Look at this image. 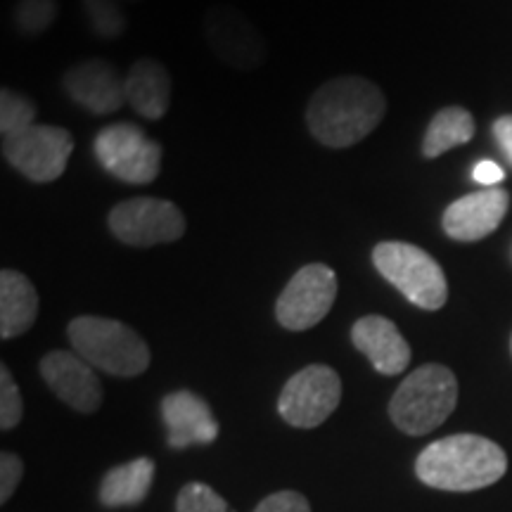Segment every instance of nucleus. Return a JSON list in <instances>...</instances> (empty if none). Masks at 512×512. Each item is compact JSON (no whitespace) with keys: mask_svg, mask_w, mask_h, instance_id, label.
Returning <instances> with one entry per match:
<instances>
[{"mask_svg":"<svg viewBox=\"0 0 512 512\" xmlns=\"http://www.w3.org/2000/svg\"><path fill=\"white\" fill-rule=\"evenodd\" d=\"M387 114V95L363 76H337L311 95L306 126L320 145L347 150L366 140Z\"/></svg>","mask_w":512,"mask_h":512,"instance_id":"1","label":"nucleus"},{"mask_svg":"<svg viewBox=\"0 0 512 512\" xmlns=\"http://www.w3.org/2000/svg\"><path fill=\"white\" fill-rule=\"evenodd\" d=\"M508 472V456L479 434H451L432 441L415 460V475L439 491L467 494L496 484Z\"/></svg>","mask_w":512,"mask_h":512,"instance_id":"2","label":"nucleus"},{"mask_svg":"<svg viewBox=\"0 0 512 512\" xmlns=\"http://www.w3.org/2000/svg\"><path fill=\"white\" fill-rule=\"evenodd\" d=\"M458 403V380L451 368L427 363L413 370L389 401V418L408 437H422L451 418Z\"/></svg>","mask_w":512,"mask_h":512,"instance_id":"3","label":"nucleus"},{"mask_svg":"<svg viewBox=\"0 0 512 512\" xmlns=\"http://www.w3.org/2000/svg\"><path fill=\"white\" fill-rule=\"evenodd\" d=\"M69 342L83 361L114 377H138L150 368L152 354L131 325L102 316H76L67 325Z\"/></svg>","mask_w":512,"mask_h":512,"instance_id":"4","label":"nucleus"},{"mask_svg":"<svg viewBox=\"0 0 512 512\" xmlns=\"http://www.w3.org/2000/svg\"><path fill=\"white\" fill-rule=\"evenodd\" d=\"M373 264L377 273L418 309L439 311L448 302L444 268L422 247L399 240L377 242L373 249Z\"/></svg>","mask_w":512,"mask_h":512,"instance_id":"5","label":"nucleus"},{"mask_svg":"<svg viewBox=\"0 0 512 512\" xmlns=\"http://www.w3.org/2000/svg\"><path fill=\"white\" fill-rule=\"evenodd\" d=\"M107 226L121 245L150 249L181 240L188 221L176 202L159 197H131L114 204L107 216Z\"/></svg>","mask_w":512,"mask_h":512,"instance_id":"6","label":"nucleus"},{"mask_svg":"<svg viewBox=\"0 0 512 512\" xmlns=\"http://www.w3.org/2000/svg\"><path fill=\"white\" fill-rule=\"evenodd\" d=\"M95 157L107 174L128 185L155 183L162 171V143L136 124H110L95 136Z\"/></svg>","mask_w":512,"mask_h":512,"instance_id":"7","label":"nucleus"},{"mask_svg":"<svg viewBox=\"0 0 512 512\" xmlns=\"http://www.w3.org/2000/svg\"><path fill=\"white\" fill-rule=\"evenodd\" d=\"M202 34L211 55L235 72H256L268 60V46L261 31L235 5H211L204 12Z\"/></svg>","mask_w":512,"mask_h":512,"instance_id":"8","label":"nucleus"},{"mask_svg":"<svg viewBox=\"0 0 512 512\" xmlns=\"http://www.w3.org/2000/svg\"><path fill=\"white\" fill-rule=\"evenodd\" d=\"M74 136L55 124H34L3 138V159L31 183H53L67 171Z\"/></svg>","mask_w":512,"mask_h":512,"instance_id":"9","label":"nucleus"},{"mask_svg":"<svg viewBox=\"0 0 512 512\" xmlns=\"http://www.w3.org/2000/svg\"><path fill=\"white\" fill-rule=\"evenodd\" d=\"M342 401V380L337 370L313 363L294 373L285 382L278 399V413L297 430H313L323 425Z\"/></svg>","mask_w":512,"mask_h":512,"instance_id":"10","label":"nucleus"},{"mask_svg":"<svg viewBox=\"0 0 512 512\" xmlns=\"http://www.w3.org/2000/svg\"><path fill=\"white\" fill-rule=\"evenodd\" d=\"M337 299V273L328 264H306L292 275L275 302V318L290 332L316 328Z\"/></svg>","mask_w":512,"mask_h":512,"instance_id":"11","label":"nucleus"},{"mask_svg":"<svg viewBox=\"0 0 512 512\" xmlns=\"http://www.w3.org/2000/svg\"><path fill=\"white\" fill-rule=\"evenodd\" d=\"M62 86L76 105L95 117L119 112L126 102V76L110 60L91 57L67 69Z\"/></svg>","mask_w":512,"mask_h":512,"instance_id":"12","label":"nucleus"},{"mask_svg":"<svg viewBox=\"0 0 512 512\" xmlns=\"http://www.w3.org/2000/svg\"><path fill=\"white\" fill-rule=\"evenodd\" d=\"M41 375L57 399L76 413L91 415L102 406L100 377L76 351H50L41 358Z\"/></svg>","mask_w":512,"mask_h":512,"instance_id":"13","label":"nucleus"},{"mask_svg":"<svg viewBox=\"0 0 512 512\" xmlns=\"http://www.w3.org/2000/svg\"><path fill=\"white\" fill-rule=\"evenodd\" d=\"M510 209L505 188H484L451 202L441 216V228L456 242H479L501 226Z\"/></svg>","mask_w":512,"mask_h":512,"instance_id":"14","label":"nucleus"},{"mask_svg":"<svg viewBox=\"0 0 512 512\" xmlns=\"http://www.w3.org/2000/svg\"><path fill=\"white\" fill-rule=\"evenodd\" d=\"M351 342L384 377L401 375L411 363V344L396 328L394 320L377 313L356 320L351 328Z\"/></svg>","mask_w":512,"mask_h":512,"instance_id":"15","label":"nucleus"},{"mask_svg":"<svg viewBox=\"0 0 512 512\" xmlns=\"http://www.w3.org/2000/svg\"><path fill=\"white\" fill-rule=\"evenodd\" d=\"M162 418L171 448L211 444L219 437V422L211 413L209 403L188 389L164 396Z\"/></svg>","mask_w":512,"mask_h":512,"instance_id":"16","label":"nucleus"},{"mask_svg":"<svg viewBox=\"0 0 512 512\" xmlns=\"http://www.w3.org/2000/svg\"><path fill=\"white\" fill-rule=\"evenodd\" d=\"M174 83L169 69L152 57H140L126 74V102L143 119L159 121L169 114Z\"/></svg>","mask_w":512,"mask_h":512,"instance_id":"17","label":"nucleus"},{"mask_svg":"<svg viewBox=\"0 0 512 512\" xmlns=\"http://www.w3.org/2000/svg\"><path fill=\"white\" fill-rule=\"evenodd\" d=\"M38 306H41V299L27 275L3 268L0 271V337L8 342L34 328Z\"/></svg>","mask_w":512,"mask_h":512,"instance_id":"18","label":"nucleus"},{"mask_svg":"<svg viewBox=\"0 0 512 512\" xmlns=\"http://www.w3.org/2000/svg\"><path fill=\"white\" fill-rule=\"evenodd\" d=\"M155 460L136 458L131 463L112 467L100 484V503L105 508H133L150 494L155 482Z\"/></svg>","mask_w":512,"mask_h":512,"instance_id":"19","label":"nucleus"},{"mask_svg":"<svg viewBox=\"0 0 512 512\" xmlns=\"http://www.w3.org/2000/svg\"><path fill=\"white\" fill-rule=\"evenodd\" d=\"M475 117L465 107L448 105L434 114L422 138V157L437 159L453 147L467 145L475 138Z\"/></svg>","mask_w":512,"mask_h":512,"instance_id":"20","label":"nucleus"},{"mask_svg":"<svg viewBox=\"0 0 512 512\" xmlns=\"http://www.w3.org/2000/svg\"><path fill=\"white\" fill-rule=\"evenodd\" d=\"M83 22L98 41H117L126 34L128 15L121 0H81Z\"/></svg>","mask_w":512,"mask_h":512,"instance_id":"21","label":"nucleus"},{"mask_svg":"<svg viewBox=\"0 0 512 512\" xmlns=\"http://www.w3.org/2000/svg\"><path fill=\"white\" fill-rule=\"evenodd\" d=\"M60 17V0H17L12 8V27L22 38H38Z\"/></svg>","mask_w":512,"mask_h":512,"instance_id":"22","label":"nucleus"},{"mask_svg":"<svg viewBox=\"0 0 512 512\" xmlns=\"http://www.w3.org/2000/svg\"><path fill=\"white\" fill-rule=\"evenodd\" d=\"M36 102L27 98V95L12 91V88H3L0 91V133L3 138L22 133L24 128L36 124Z\"/></svg>","mask_w":512,"mask_h":512,"instance_id":"23","label":"nucleus"},{"mask_svg":"<svg viewBox=\"0 0 512 512\" xmlns=\"http://www.w3.org/2000/svg\"><path fill=\"white\" fill-rule=\"evenodd\" d=\"M176 512H233L230 505L202 482H190L178 491Z\"/></svg>","mask_w":512,"mask_h":512,"instance_id":"24","label":"nucleus"},{"mask_svg":"<svg viewBox=\"0 0 512 512\" xmlns=\"http://www.w3.org/2000/svg\"><path fill=\"white\" fill-rule=\"evenodd\" d=\"M24 415V401L22 392H19L15 377H12L10 368L0 366V430L10 432L15 430Z\"/></svg>","mask_w":512,"mask_h":512,"instance_id":"25","label":"nucleus"},{"mask_svg":"<svg viewBox=\"0 0 512 512\" xmlns=\"http://www.w3.org/2000/svg\"><path fill=\"white\" fill-rule=\"evenodd\" d=\"M24 477V460L17 453L3 451L0 456V503H8L17 491L19 482Z\"/></svg>","mask_w":512,"mask_h":512,"instance_id":"26","label":"nucleus"},{"mask_svg":"<svg viewBox=\"0 0 512 512\" xmlns=\"http://www.w3.org/2000/svg\"><path fill=\"white\" fill-rule=\"evenodd\" d=\"M254 512H311V503L299 491H275L256 505Z\"/></svg>","mask_w":512,"mask_h":512,"instance_id":"27","label":"nucleus"},{"mask_svg":"<svg viewBox=\"0 0 512 512\" xmlns=\"http://www.w3.org/2000/svg\"><path fill=\"white\" fill-rule=\"evenodd\" d=\"M472 178H475V183L484 185V188H496V183H501L505 178V171L496 162H491V159H484V162H479L472 169Z\"/></svg>","mask_w":512,"mask_h":512,"instance_id":"28","label":"nucleus"},{"mask_svg":"<svg viewBox=\"0 0 512 512\" xmlns=\"http://www.w3.org/2000/svg\"><path fill=\"white\" fill-rule=\"evenodd\" d=\"M494 136L505 159L512 164V114H503L494 121Z\"/></svg>","mask_w":512,"mask_h":512,"instance_id":"29","label":"nucleus"},{"mask_svg":"<svg viewBox=\"0 0 512 512\" xmlns=\"http://www.w3.org/2000/svg\"><path fill=\"white\" fill-rule=\"evenodd\" d=\"M124 3H143V0H124Z\"/></svg>","mask_w":512,"mask_h":512,"instance_id":"30","label":"nucleus"},{"mask_svg":"<svg viewBox=\"0 0 512 512\" xmlns=\"http://www.w3.org/2000/svg\"><path fill=\"white\" fill-rule=\"evenodd\" d=\"M510 351H512V339H510Z\"/></svg>","mask_w":512,"mask_h":512,"instance_id":"31","label":"nucleus"}]
</instances>
